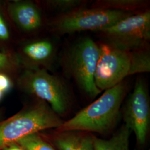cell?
Returning <instances> with one entry per match:
<instances>
[{
    "label": "cell",
    "instance_id": "4",
    "mask_svg": "<svg viewBox=\"0 0 150 150\" xmlns=\"http://www.w3.org/2000/svg\"><path fill=\"white\" fill-rule=\"evenodd\" d=\"M20 87L27 93L46 102L58 116H64L71 104L69 86L59 77L44 69H26L20 76Z\"/></svg>",
    "mask_w": 150,
    "mask_h": 150
},
{
    "label": "cell",
    "instance_id": "19",
    "mask_svg": "<svg viewBox=\"0 0 150 150\" xmlns=\"http://www.w3.org/2000/svg\"><path fill=\"white\" fill-rule=\"evenodd\" d=\"M10 64V59L6 54L0 52V71L7 68Z\"/></svg>",
    "mask_w": 150,
    "mask_h": 150
},
{
    "label": "cell",
    "instance_id": "15",
    "mask_svg": "<svg viewBox=\"0 0 150 150\" xmlns=\"http://www.w3.org/2000/svg\"><path fill=\"white\" fill-rule=\"evenodd\" d=\"M43 3L48 9L58 12V15H59L85 7L87 1L84 0H49L45 1Z\"/></svg>",
    "mask_w": 150,
    "mask_h": 150
},
{
    "label": "cell",
    "instance_id": "8",
    "mask_svg": "<svg viewBox=\"0 0 150 150\" xmlns=\"http://www.w3.org/2000/svg\"><path fill=\"white\" fill-rule=\"evenodd\" d=\"M122 113L125 125L134 132L138 145L144 146L150 129V106L147 86L142 78L138 77L136 81Z\"/></svg>",
    "mask_w": 150,
    "mask_h": 150
},
{
    "label": "cell",
    "instance_id": "14",
    "mask_svg": "<svg viewBox=\"0 0 150 150\" xmlns=\"http://www.w3.org/2000/svg\"><path fill=\"white\" fill-rule=\"evenodd\" d=\"M131 75L150 72V47L132 50L131 51Z\"/></svg>",
    "mask_w": 150,
    "mask_h": 150
},
{
    "label": "cell",
    "instance_id": "16",
    "mask_svg": "<svg viewBox=\"0 0 150 150\" xmlns=\"http://www.w3.org/2000/svg\"><path fill=\"white\" fill-rule=\"evenodd\" d=\"M16 143L24 150H55L38 133L28 135Z\"/></svg>",
    "mask_w": 150,
    "mask_h": 150
},
{
    "label": "cell",
    "instance_id": "12",
    "mask_svg": "<svg viewBox=\"0 0 150 150\" xmlns=\"http://www.w3.org/2000/svg\"><path fill=\"white\" fill-rule=\"evenodd\" d=\"M150 1L146 0H97L91 8L115 10L134 14L150 10Z\"/></svg>",
    "mask_w": 150,
    "mask_h": 150
},
{
    "label": "cell",
    "instance_id": "9",
    "mask_svg": "<svg viewBox=\"0 0 150 150\" xmlns=\"http://www.w3.org/2000/svg\"><path fill=\"white\" fill-rule=\"evenodd\" d=\"M22 54L26 69H46L53 64L56 57V48L49 40H38L25 44Z\"/></svg>",
    "mask_w": 150,
    "mask_h": 150
},
{
    "label": "cell",
    "instance_id": "5",
    "mask_svg": "<svg viewBox=\"0 0 150 150\" xmlns=\"http://www.w3.org/2000/svg\"><path fill=\"white\" fill-rule=\"evenodd\" d=\"M133 15L122 11L82 7L55 17L49 24L50 30L58 35L85 31L97 32Z\"/></svg>",
    "mask_w": 150,
    "mask_h": 150
},
{
    "label": "cell",
    "instance_id": "18",
    "mask_svg": "<svg viewBox=\"0 0 150 150\" xmlns=\"http://www.w3.org/2000/svg\"><path fill=\"white\" fill-rule=\"evenodd\" d=\"M11 87V81L6 75L0 73V91L2 93L8 91Z\"/></svg>",
    "mask_w": 150,
    "mask_h": 150
},
{
    "label": "cell",
    "instance_id": "6",
    "mask_svg": "<svg viewBox=\"0 0 150 150\" xmlns=\"http://www.w3.org/2000/svg\"><path fill=\"white\" fill-rule=\"evenodd\" d=\"M96 32L104 43L121 50L150 47V10L124 18Z\"/></svg>",
    "mask_w": 150,
    "mask_h": 150
},
{
    "label": "cell",
    "instance_id": "3",
    "mask_svg": "<svg viewBox=\"0 0 150 150\" xmlns=\"http://www.w3.org/2000/svg\"><path fill=\"white\" fill-rule=\"evenodd\" d=\"M63 122L46 102L40 100L0 122V150L28 135L58 129Z\"/></svg>",
    "mask_w": 150,
    "mask_h": 150
},
{
    "label": "cell",
    "instance_id": "20",
    "mask_svg": "<svg viewBox=\"0 0 150 150\" xmlns=\"http://www.w3.org/2000/svg\"><path fill=\"white\" fill-rule=\"evenodd\" d=\"M2 150H24L17 143L12 144L4 148Z\"/></svg>",
    "mask_w": 150,
    "mask_h": 150
},
{
    "label": "cell",
    "instance_id": "21",
    "mask_svg": "<svg viewBox=\"0 0 150 150\" xmlns=\"http://www.w3.org/2000/svg\"><path fill=\"white\" fill-rule=\"evenodd\" d=\"M2 94H3V93L1 91H0V100H1V97L2 96Z\"/></svg>",
    "mask_w": 150,
    "mask_h": 150
},
{
    "label": "cell",
    "instance_id": "11",
    "mask_svg": "<svg viewBox=\"0 0 150 150\" xmlns=\"http://www.w3.org/2000/svg\"><path fill=\"white\" fill-rule=\"evenodd\" d=\"M54 144L59 150H94L93 136L82 131L61 132Z\"/></svg>",
    "mask_w": 150,
    "mask_h": 150
},
{
    "label": "cell",
    "instance_id": "13",
    "mask_svg": "<svg viewBox=\"0 0 150 150\" xmlns=\"http://www.w3.org/2000/svg\"><path fill=\"white\" fill-rule=\"evenodd\" d=\"M131 131L125 124L110 139H101L93 136L94 150H129Z\"/></svg>",
    "mask_w": 150,
    "mask_h": 150
},
{
    "label": "cell",
    "instance_id": "1",
    "mask_svg": "<svg viewBox=\"0 0 150 150\" xmlns=\"http://www.w3.org/2000/svg\"><path fill=\"white\" fill-rule=\"evenodd\" d=\"M129 91L127 81L105 90L97 100L63 122L60 132L82 131L103 134L108 132L117 122L121 107Z\"/></svg>",
    "mask_w": 150,
    "mask_h": 150
},
{
    "label": "cell",
    "instance_id": "2",
    "mask_svg": "<svg viewBox=\"0 0 150 150\" xmlns=\"http://www.w3.org/2000/svg\"><path fill=\"white\" fill-rule=\"evenodd\" d=\"M100 54L98 43L88 37L79 38L65 49L60 58L63 72L75 81L90 98L101 91L96 86L95 74Z\"/></svg>",
    "mask_w": 150,
    "mask_h": 150
},
{
    "label": "cell",
    "instance_id": "7",
    "mask_svg": "<svg viewBox=\"0 0 150 150\" xmlns=\"http://www.w3.org/2000/svg\"><path fill=\"white\" fill-rule=\"evenodd\" d=\"M100 54L95 74V82L101 91L117 85L131 75V51L115 48L106 43H98Z\"/></svg>",
    "mask_w": 150,
    "mask_h": 150
},
{
    "label": "cell",
    "instance_id": "17",
    "mask_svg": "<svg viewBox=\"0 0 150 150\" xmlns=\"http://www.w3.org/2000/svg\"><path fill=\"white\" fill-rule=\"evenodd\" d=\"M9 38V28L0 10V41H6Z\"/></svg>",
    "mask_w": 150,
    "mask_h": 150
},
{
    "label": "cell",
    "instance_id": "10",
    "mask_svg": "<svg viewBox=\"0 0 150 150\" xmlns=\"http://www.w3.org/2000/svg\"><path fill=\"white\" fill-rule=\"evenodd\" d=\"M8 11L12 20L23 31H34L42 26V19L40 10L32 2L13 1L8 6Z\"/></svg>",
    "mask_w": 150,
    "mask_h": 150
}]
</instances>
